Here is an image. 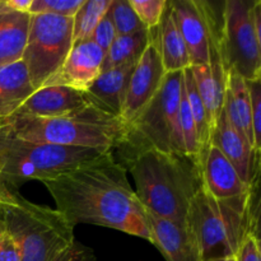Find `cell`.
Returning a JSON list of instances; mask_svg holds the SVG:
<instances>
[{
    "label": "cell",
    "instance_id": "25",
    "mask_svg": "<svg viewBox=\"0 0 261 261\" xmlns=\"http://www.w3.org/2000/svg\"><path fill=\"white\" fill-rule=\"evenodd\" d=\"M190 70L194 76V82H195L199 96H200L201 101H203L204 106H205L214 125L217 116H218L222 107H223L224 96L219 93L208 64L190 66Z\"/></svg>",
    "mask_w": 261,
    "mask_h": 261
},
{
    "label": "cell",
    "instance_id": "23",
    "mask_svg": "<svg viewBox=\"0 0 261 261\" xmlns=\"http://www.w3.org/2000/svg\"><path fill=\"white\" fill-rule=\"evenodd\" d=\"M224 98L228 99L234 114L240 120L241 132L251 144L254 150V133H252L251 121V102H250V93L247 88V82L239 74L229 71L226 79V93ZM255 154V153H254Z\"/></svg>",
    "mask_w": 261,
    "mask_h": 261
},
{
    "label": "cell",
    "instance_id": "5",
    "mask_svg": "<svg viewBox=\"0 0 261 261\" xmlns=\"http://www.w3.org/2000/svg\"><path fill=\"white\" fill-rule=\"evenodd\" d=\"M0 127L30 142L63 147L114 149L124 133L121 120L91 103L60 117H33L12 115L0 121Z\"/></svg>",
    "mask_w": 261,
    "mask_h": 261
},
{
    "label": "cell",
    "instance_id": "11",
    "mask_svg": "<svg viewBox=\"0 0 261 261\" xmlns=\"http://www.w3.org/2000/svg\"><path fill=\"white\" fill-rule=\"evenodd\" d=\"M150 244L166 261H203L199 242L186 221H171L145 209Z\"/></svg>",
    "mask_w": 261,
    "mask_h": 261
},
{
    "label": "cell",
    "instance_id": "24",
    "mask_svg": "<svg viewBox=\"0 0 261 261\" xmlns=\"http://www.w3.org/2000/svg\"><path fill=\"white\" fill-rule=\"evenodd\" d=\"M112 0H86L73 17L74 43L89 40L94 28L109 12Z\"/></svg>",
    "mask_w": 261,
    "mask_h": 261
},
{
    "label": "cell",
    "instance_id": "34",
    "mask_svg": "<svg viewBox=\"0 0 261 261\" xmlns=\"http://www.w3.org/2000/svg\"><path fill=\"white\" fill-rule=\"evenodd\" d=\"M250 19H251L252 28H254L255 36L257 41L261 43V2L256 0L252 2L251 9H250Z\"/></svg>",
    "mask_w": 261,
    "mask_h": 261
},
{
    "label": "cell",
    "instance_id": "16",
    "mask_svg": "<svg viewBox=\"0 0 261 261\" xmlns=\"http://www.w3.org/2000/svg\"><path fill=\"white\" fill-rule=\"evenodd\" d=\"M135 64L117 66L101 71L98 78L83 92L88 103L120 119L127 84Z\"/></svg>",
    "mask_w": 261,
    "mask_h": 261
},
{
    "label": "cell",
    "instance_id": "2",
    "mask_svg": "<svg viewBox=\"0 0 261 261\" xmlns=\"http://www.w3.org/2000/svg\"><path fill=\"white\" fill-rule=\"evenodd\" d=\"M117 161L132 173L135 194L147 211L171 221H185L191 200L204 185L196 158L148 149Z\"/></svg>",
    "mask_w": 261,
    "mask_h": 261
},
{
    "label": "cell",
    "instance_id": "26",
    "mask_svg": "<svg viewBox=\"0 0 261 261\" xmlns=\"http://www.w3.org/2000/svg\"><path fill=\"white\" fill-rule=\"evenodd\" d=\"M109 12L117 36L132 35L147 30L130 7L129 0H112Z\"/></svg>",
    "mask_w": 261,
    "mask_h": 261
},
{
    "label": "cell",
    "instance_id": "31",
    "mask_svg": "<svg viewBox=\"0 0 261 261\" xmlns=\"http://www.w3.org/2000/svg\"><path fill=\"white\" fill-rule=\"evenodd\" d=\"M0 261H20L19 247L2 218H0Z\"/></svg>",
    "mask_w": 261,
    "mask_h": 261
},
{
    "label": "cell",
    "instance_id": "15",
    "mask_svg": "<svg viewBox=\"0 0 261 261\" xmlns=\"http://www.w3.org/2000/svg\"><path fill=\"white\" fill-rule=\"evenodd\" d=\"M83 92L65 86H45L36 89L13 115L60 117L88 106Z\"/></svg>",
    "mask_w": 261,
    "mask_h": 261
},
{
    "label": "cell",
    "instance_id": "32",
    "mask_svg": "<svg viewBox=\"0 0 261 261\" xmlns=\"http://www.w3.org/2000/svg\"><path fill=\"white\" fill-rule=\"evenodd\" d=\"M236 257L237 261H261L259 236L254 233L247 234Z\"/></svg>",
    "mask_w": 261,
    "mask_h": 261
},
{
    "label": "cell",
    "instance_id": "12",
    "mask_svg": "<svg viewBox=\"0 0 261 261\" xmlns=\"http://www.w3.org/2000/svg\"><path fill=\"white\" fill-rule=\"evenodd\" d=\"M211 144L221 150L246 185H251L259 176L260 158L254 154L246 137L231 124L223 107L214 121Z\"/></svg>",
    "mask_w": 261,
    "mask_h": 261
},
{
    "label": "cell",
    "instance_id": "35",
    "mask_svg": "<svg viewBox=\"0 0 261 261\" xmlns=\"http://www.w3.org/2000/svg\"><path fill=\"white\" fill-rule=\"evenodd\" d=\"M33 0H4V5L8 10L18 13H30Z\"/></svg>",
    "mask_w": 261,
    "mask_h": 261
},
{
    "label": "cell",
    "instance_id": "33",
    "mask_svg": "<svg viewBox=\"0 0 261 261\" xmlns=\"http://www.w3.org/2000/svg\"><path fill=\"white\" fill-rule=\"evenodd\" d=\"M55 261H96V257L91 249L82 245L81 242L74 241V244Z\"/></svg>",
    "mask_w": 261,
    "mask_h": 261
},
{
    "label": "cell",
    "instance_id": "14",
    "mask_svg": "<svg viewBox=\"0 0 261 261\" xmlns=\"http://www.w3.org/2000/svg\"><path fill=\"white\" fill-rule=\"evenodd\" d=\"M170 5L191 66L208 64V27L201 0H171Z\"/></svg>",
    "mask_w": 261,
    "mask_h": 261
},
{
    "label": "cell",
    "instance_id": "4",
    "mask_svg": "<svg viewBox=\"0 0 261 261\" xmlns=\"http://www.w3.org/2000/svg\"><path fill=\"white\" fill-rule=\"evenodd\" d=\"M0 218L17 242L20 261H55L74 244V226L56 209L0 188Z\"/></svg>",
    "mask_w": 261,
    "mask_h": 261
},
{
    "label": "cell",
    "instance_id": "28",
    "mask_svg": "<svg viewBox=\"0 0 261 261\" xmlns=\"http://www.w3.org/2000/svg\"><path fill=\"white\" fill-rule=\"evenodd\" d=\"M129 4L144 27L152 30L160 24L167 0H129Z\"/></svg>",
    "mask_w": 261,
    "mask_h": 261
},
{
    "label": "cell",
    "instance_id": "37",
    "mask_svg": "<svg viewBox=\"0 0 261 261\" xmlns=\"http://www.w3.org/2000/svg\"><path fill=\"white\" fill-rule=\"evenodd\" d=\"M0 188H3V186H0Z\"/></svg>",
    "mask_w": 261,
    "mask_h": 261
},
{
    "label": "cell",
    "instance_id": "17",
    "mask_svg": "<svg viewBox=\"0 0 261 261\" xmlns=\"http://www.w3.org/2000/svg\"><path fill=\"white\" fill-rule=\"evenodd\" d=\"M204 188L216 199H231L244 195L251 185H246L233 166L214 145H209L201 165Z\"/></svg>",
    "mask_w": 261,
    "mask_h": 261
},
{
    "label": "cell",
    "instance_id": "36",
    "mask_svg": "<svg viewBox=\"0 0 261 261\" xmlns=\"http://www.w3.org/2000/svg\"><path fill=\"white\" fill-rule=\"evenodd\" d=\"M208 261H237V257L228 256V257H222V259H214V260H208Z\"/></svg>",
    "mask_w": 261,
    "mask_h": 261
},
{
    "label": "cell",
    "instance_id": "21",
    "mask_svg": "<svg viewBox=\"0 0 261 261\" xmlns=\"http://www.w3.org/2000/svg\"><path fill=\"white\" fill-rule=\"evenodd\" d=\"M182 89L184 93H185L186 101L189 103L191 116H193L194 122H195L199 145H200V162L203 165V161L205 158L206 152H208L209 145H211L212 132H213L214 125L205 106H204L203 101H201L200 96H199L190 68L185 69L182 71Z\"/></svg>",
    "mask_w": 261,
    "mask_h": 261
},
{
    "label": "cell",
    "instance_id": "8",
    "mask_svg": "<svg viewBox=\"0 0 261 261\" xmlns=\"http://www.w3.org/2000/svg\"><path fill=\"white\" fill-rule=\"evenodd\" d=\"M73 45V18L31 14L22 61L35 91L58 73Z\"/></svg>",
    "mask_w": 261,
    "mask_h": 261
},
{
    "label": "cell",
    "instance_id": "10",
    "mask_svg": "<svg viewBox=\"0 0 261 261\" xmlns=\"http://www.w3.org/2000/svg\"><path fill=\"white\" fill-rule=\"evenodd\" d=\"M149 42L142 54L130 75L120 120L124 125L130 124L148 102L154 97L166 76L160 51L158 25L149 30Z\"/></svg>",
    "mask_w": 261,
    "mask_h": 261
},
{
    "label": "cell",
    "instance_id": "19",
    "mask_svg": "<svg viewBox=\"0 0 261 261\" xmlns=\"http://www.w3.org/2000/svg\"><path fill=\"white\" fill-rule=\"evenodd\" d=\"M35 92L22 60L0 65V121L12 116Z\"/></svg>",
    "mask_w": 261,
    "mask_h": 261
},
{
    "label": "cell",
    "instance_id": "27",
    "mask_svg": "<svg viewBox=\"0 0 261 261\" xmlns=\"http://www.w3.org/2000/svg\"><path fill=\"white\" fill-rule=\"evenodd\" d=\"M86 0H33L30 14H51L73 18Z\"/></svg>",
    "mask_w": 261,
    "mask_h": 261
},
{
    "label": "cell",
    "instance_id": "29",
    "mask_svg": "<svg viewBox=\"0 0 261 261\" xmlns=\"http://www.w3.org/2000/svg\"><path fill=\"white\" fill-rule=\"evenodd\" d=\"M251 102V121L254 133V153L260 158L261 153V79L247 82Z\"/></svg>",
    "mask_w": 261,
    "mask_h": 261
},
{
    "label": "cell",
    "instance_id": "7",
    "mask_svg": "<svg viewBox=\"0 0 261 261\" xmlns=\"http://www.w3.org/2000/svg\"><path fill=\"white\" fill-rule=\"evenodd\" d=\"M181 89L182 71L166 74L154 97L130 124L125 125L114 148L119 160L148 149L186 153L178 122Z\"/></svg>",
    "mask_w": 261,
    "mask_h": 261
},
{
    "label": "cell",
    "instance_id": "22",
    "mask_svg": "<svg viewBox=\"0 0 261 261\" xmlns=\"http://www.w3.org/2000/svg\"><path fill=\"white\" fill-rule=\"evenodd\" d=\"M149 30L126 36H117L109 50L105 53L102 71L127 64H137L149 42Z\"/></svg>",
    "mask_w": 261,
    "mask_h": 261
},
{
    "label": "cell",
    "instance_id": "1",
    "mask_svg": "<svg viewBox=\"0 0 261 261\" xmlns=\"http://www.w3.org/2000/svg\"><path fill=\"white\" fill-rule=\"evenodd\" d=\"M126 173L111 149L42 184L53 196L56 211L74 227L94 224L150 242L145 208Z\"/></svg>",
    "mask_w": 261,
    "mask_h": 261
},
{
    "label": "cell",
    "instance_id": "3",
    "mask_svg": "<svg viewBox=\"0 0 261 261\" xmlns=\"http://www.w3.org/2000/svg\"><path fill=\"white\" fill-rule=\"evenodd\" d=\"M257 180L244 195L216 199L200 189L189 206L186 223L199 242L203 261L237 256L247 234L259 236Z\"/></svg>",
    "mask_w": 261,
    "mask_h": 261
},
{
    "label": "cell",
    "instance_id": "30",
    "mask_svg": "<svg viewBox=\"0 0 261 261\" xmlns=\"http://www.w3.org/2000/svg\"><path fill=\"white\" fill-rule=\"evenodd\" d=\"M116 37H117V33H116V30H115L114 22H112V18L111 15H110V12H107L106 14L103 15V18L99 20L97 27L94 28L93 33H92L89 40L93 41L98 47L102 48L103 53H106Z\"/></svg>",
    "mask_w": 261,
    "mask_h": 261
},
{
    "label": "cell",
    "instance_id": "20",
    "mask_svg": "<svg viewBox=\"0 0 261 261\" xmlns=\"http://www.w3.org/2000/svg\"><path fill=\"white\" fill-rule=\"evenodd\" d=\"M158 32H160L161 58L166 73L184 71L185 69L190 68L191 63L188 48L173 19L170 2H167L162 19L158 24Z\"/></svg>",
    "mask_w": 261,
    "mask_h": 261
},
{
    "label": "cell",
    "instance_id": "13",
    "mask_svg": "<svg viewBox=\"0 0 261 261\" xmlns=\"http://www.w3.org/2000/svg\"><path fill=\"white\" fill-rule=\"evenodd\" d=\"M103 58L102 48L92 40L74 43L61 68L45 86H65L86 92L101 74Z\"/></svg>",
    "mask_w": 261,
    "mask_h": 261
},
{
    "label": "cell",
    "instance_id": "9",
    "mask_svg": "<svg viewBox=\"0 0 261 261\" xmlns=\"http://www.w3.org/2000/svg\"><path fill=\"white\" fill-rule=\"evenodd\" d=\"M252 2L227 0L219 24V48L224 73L239 74L246 82L261 79V43L250 19Z\"/></svg>",
    "mask_w": 261,
    "mask_h": 261
},
{
    "label": "cell",
    "instance_id": "18",
    "mask_svg": "<svg viewBox=\"0 0 261 261\" xmlns=\"http://www.w3.org/2000/svg\"><path fill=\"white\" fill-rule=\"evenodd\" d=\"M30 22V13L8 10L4 0H0V65L22 60Z\"/></svg>",
    "mask_w": 261,
    "mask_h": 261
},
{
    "label": "cell",
    "instance_id": "6",
    "mask_svg": "<svg viewBox=\"0 0 261 261\" xmlns=\"http://www.w3.org/2000/svg\"><path fill=\"white\" fill-rule=\"evenodd\" d=\"M109 150L30 142L0 127V186L18 191L27 181L54 178Z\"/></svg>",
    "mask_w": 261,
    "mask_h": 261
}]
</instances>
